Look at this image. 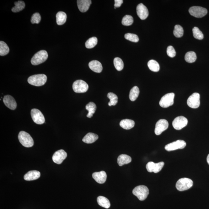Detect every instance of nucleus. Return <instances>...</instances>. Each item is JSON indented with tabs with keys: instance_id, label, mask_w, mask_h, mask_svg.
Masks as SVG:
<instances>
[{
	"instance_id": "obj_1",
	"label": "nucleus",
	"mask_w": 209,
	"mask_h": 209,
	"mask_svg": "<svg viewBox=\"0 0 209 209\" xmlns=\"http://www.w3.org/2000/svg\"><path fill=\"white\" fill-rule=\"evenodd\" d=\"M47 81V77L44 74H36L31 76L28 79V82L31 85L40 87L45 84Z\"/></svg>"
},
{
	"instance_id": "obj_2",
	"label": "nucleus",
	"mask_w": 209,
	"mask_h": 209,
	"mask_svg": "<svg viewBox=\"0 0 209 209\" xmlns=\"http://www.w3.org/2000/svg\"><path fill=\"white\" fill-rule=\"evenodd\" d=\"M132 193L139 200L142 201L146 200L148 196L149 190L148 188L145 185H138L134 189Z\"/></svg>"
},
{
	"instance_id": "obj_3",
	"label": "nucleus",
	"mask_w": 209,
	"mask_h": 209,
	"mask_svg": "<svg viewBox=\"0 0 209 209\" xmlns=\"http://www.w3.org/2000/svg\"><path fill=\"white\" fill-rule=\"evenodd\" d=\"M18 138L19 142L24 147H30L34 145V141L32 137L29 133L24 131L19 132Z\"/></svg>"
},
{
	"instance_id": "obj_4",
	"label": "nucleus",
	"mask_w": 209,
	"mask_h": 209,
	"mask_svg": "<svg viewBox=\"0 0 209 209\" xmlns=\"http://www.w3.org/2000/svg\"><path fill=\"white\" fill-rule=\"evenodd\" d=\"M48 57V54L46 51H39L33 56L31 59V63L33 65H38L45 62Z\"/></svg>"
},
{
	"instance_id": "obj_5",
	"label": "nucleus",
	"mask_w": 209,
	"mask_h": 209,
	"mask_svg": "<svg viewBox=\"0 0 209 209\" xmlns=\"http://www.w3.org/2000/svg\"><path fill=\"white\" fill-rule=\"evenodd\" d=\"M193 185V181L190 179L183 178L180 179L176 184V187L179 191H182L189 190Z\"/></svg>"
},
{
	"instance_id": "obj_6",
	"label": "nucleus",
	"mask_w": 209,
	"mask_h": 209,
	"mask_svg": "<svg viewBox=\"0 0 209 209\" xmlns=\"http://www.w3.org/2000/svg\"><path fill=\"white\" fill-rule=\"evenodd\" d=\"M175 94L173 93L165 94L161 99L159 104L163 108H168L173 105Z\"/></svg>"
},
{
	"instance_id": "obj_7",
	"label": "nucleus",
	"mask_w": 209,
	"mask_h": 209,
	"mask_svg": "<svg viewBox=\"0 0 209 209\" xmlns=\"http://www.w3.org/2000/svg\"><path fill=\"white\" fill-rule=\"evenodd\" d=\"M89 86L87 83L82 80H76L73 83L72 88L76 93H83L87 92Z\"/></svg>"
},
{
	"instance_id": "obj_8",
	"label": "nucleus",
	"mask_w": 209,
	"mask_h": 209,
	"mask_svg": "<svg viewBox=\"0 0 209 209\" xmlns=\"http://www.w3.org/2000/svg\"><path fill=\"white\" fill-rule=\"evenodd\" d=\"M189 11L191 15L197 18L203 17L208 13L206 8L200 6L192 7L189 9Z\"/></svg>"
},
{
	"instance_id": "obj_9",
	"label": "nucleus",
	"mask_w": 209,
	"mask_h": 209,
	"mask_svg": "<svg viewBox=\"0 0 209 209\" xmlns=\"http://www.w3.org/2000/svg\"><path fill=\"white\" fill-rule=\"evenodd\" d=\"M200 94L198 93H194L187 99V105L191 108H197L200 106Z\"/></svg>"
},
{
	"instance_id": "obj_10",
	"label": "nucleus",
	"mask_w": 209,
	"mask_h": 209,
	"mask_svg": "<svg viewBox=\"0 0 209 209\" xmlns=\"http://www.w3.org/2000/svg\"><path fill=\"white\" fill-rule=\"evenodd\" d=\"M186 145L185 141L182 140H178L171 143L167 144L165 146V148L168 152L174 151L178 149H182Z\"/></svg>"
},
{
	"instance_id": "obj_11",
	"label": "nucleus",
	"mask_w": 209,
	"mask_h": 209,
	"mask_svg": "<svg viewBox=\"0 0 209 209\" xmlns=\"http://www.w3.org/2000/svg\"><path fill=\"white\" fill-rule=\"evenodd\" d=\"M188 120L186 118L180 116L175 118L172 122V125L174 129L177 130H181L187 125Z\"/></svg>"
},
{
	"instance_id": "obj_12",
	"label": "nucleus",
	"mask_w": 209,
	"mask_h": 209,
	"mask_svg": "<svg viewBox=\"0 0 209 209\" xmlns=\"http://www.w3.org/2000/svg\"><path fill=\"white\" fill-rule=\"evenodd\" d=\"M31 117L35 123L38 124H42L45 122V119L42 113L37 109H32L31 112Z\"/></svg>"
},
{
	"instance_id": "obj_13",
	"label": "nucleus",
	"mask_w": 209,
	"mask_h": 209,
	"mask_svg": "<svg viewBox=\"0 0 209 209\" xmlns=\"http://www.w3.org/2000/svg\"><path fill=\"white\" fill-rule=\"evenodd\" d=\"M164 165V162H160L158 163L150 162H149L146 165V169L149 172L157 173L162 170Z\"/></svg>"
},
{
	"instance_id": "obj_14",
	"label": "nucleus",
	"mask_w": 209,
	"mask_h": 209,
	"mask_svg": "<svg viewBox=\"0 0 209 209\" xmlns=\"http://www.w3.org/2000/svg\"><path fill=\"white\" fill-rule=\"evenodd\" d=\"M169 127L168 122L165 119H160L156 124L155 132L157 135H160L167 130Z\"/></svg>"
},
{
	"instance_id": "obj_15",
	"label": "nucleus",
	"mask_w": 209,
	"mask_h": 209,
	"mask_svg": "<svg viewBox=\"0 0 209 209\" xmlns=\"http://www.w3.org/2000/svg\"><path fill=\"white\" fill-rule=\"evenodd\" d=\"M67 157V153L63 150L56 151L53 155L52 160L55 163L61 164Z\"/></svg>"
},
{
	"instance_id": "obj_16",
	"label": "nucleus",
	"mask_w": 209,
	"mask_h": 209,
	"mask_svg": "<svg viewBox=\"0 0 209 209\" xmlns=\"http://www.w3.org/2000/svg\"><path fill=\"white\" fill-rule=\"evenodd\" d=\"M137 16L141 19H147L149 15V12L147 7L141 3L137 6Z\"/></svg>"
},
{
	"instance_id": "obj_17",
	"label": "nucleus",
	"mask_w": 209,
	"mask_h": 209,
	"mask_svg": "<svg viewBox=\"0 0 209 209\" xmlns=\"http://www.w3.org/2000/svg\"><path fill=\"white\" fill-rule=\"evenodd\" d=\"M3 102L8 108L14 110L17 107V103L14 98L9 95L5 96L3 98Z\"/></svg>"
},
{
	"instance_id": "obj_18",
	"label": "nucleus",
	"mask_w": 209,
	"mask_h": 209,
	"mask_svg": "<svg viewBox=\"0 0 209 209\" xmlns=\"http://www.w3.org/2000/svg\"><path fill=\"white\" fill-rule=\"evenodd\" d=\"M93 178L99 184H104L107 180V175L104 171L99 172H95L92 174Z\"/></svg>"
},
{
	"instance_id": "obj_19",
	"label": "nucleus",
	"mask_w": 209,
	"mask_h": 209,
	"mask_svg": "<svg viewBox=\"0 0 209 209\" xmlns=\"http://www.w3.org/2000/svg\"><path fill=\"white\" fill-rule=\"evenodd\" d=\"M92 4L91 0H78L77 5L78 8L81 12L84 13L89 9L90 5Z\"/></svg>"
},
{
	"instance_id": "obj_20",
	"label": "nucleus",
	"mask_w": 209,
	"mask_h": 209,
	"mask_svg": "<svg viewBox=\"0 0 209 209\" xmlns=\"http://www.w3.org/2000/svg\"><path fill=\"white\" fill-rule=\"evenodd\" d=\"M40 176V172L37 170H31L28 172L24 176V179L26 181L37 180Z\"/></svg>"
},
{
	"instance_id": "obj_21",
	"label": "nucleus",
	"mask_w": 209,
	"mask_h": 209,
	"mask_svg": "<svg viewBox=\"0 0 209 209\" xmlns=\"http://www.w3.org/2000/svg\"><path fill=\"white\" fill-rule=\"evenodd\" d=\"M88 65L89 68L94 72L100 73L102 71V65L99 61L94 60L91 61Z\"/></svg>"
},
{
	"instance_id": "obj_22",
	"label": "nucleus",
	"mask_w": 209,
	"mask_h": 209,
	"mask_svg": "<svg viewBox=\"0 0 209 209\" xmlns=\"http://www.w3.org/2000/svg\"><path fill=\"white\" fill-rule=\"evenodd\" d=\"M120 126L122 128L129 130L132 128L135 125V122L131 119H125L122 120L120 122Z\"/></svg>"
},
{
	"instance_id": "obj_23",
	"label": "nucleus",
	"mask_w": 209,
	"mask_h": 209,
	"mask_svg": "<svg viewBox=\"0 0 209 209\" xmlns=\"http://www.w3.org/2000/svg\"><path fill=\"white\" fill-rule=\"evenodd\" d=\"M132 159L129 155L122 154L119 156L117 158V163L120 166L128 164L131 162Z\"/></svg>"
},
{
	"instance_id": "obj_24",
	"label": "nucleus",
	"mask_w": 209,
	"mask_h": 209,
	"mask_svg": "<svg viewBox=\"0 0 209 209\" xmlns=\"http://www.w3.org/2000/svg\"><path fill=\"white\" fill-rule=\"evenodd\" d=\"M99 138L98 136L95 134L89 132L83 139V142L86 143L91 144L94 143Z\"/></svg>"
},
{
	"instance_id": "obj_25",
	"label": "nucleus",
	"mask_w": 209,
	"mask_h": 209,
	"mask_svg": "<svg viewBox=\"0 0 209 209\" xmlns=\"http://www.w3.org/2000/svg\"><path fill=\"white\" fill-rule=\"evenodd\" d=\"M67 19V15L65 13L59 11L56 14V22L59 25H61L66 23Z\"/></svg>"
},
{
	"instance_id": "obj_26",
	"label": "nucleus",
	"mask_w": 209,
	"mask_h": 209,
	"mask_svg": "<svg viewBox=\"0 0 209 209\" xmlns=\"http://www.w3.org/2000/svg\"><path fill=\"white\" fill-rule=\"evenodd\" d=\"M97 203L100 206L105 208H109L110 206V203L109 200L106 197L99 196L98 197Z\"/></svg>"
},
{
	"instance_id": "obj_27",
	"label": "nucleus",
	"mask_w": 209,
	"mask_h": 209,
	"mask_svg": "<svg viewBox=\"0 0 209 209\" xmlns=\"http://www.w3.org/2000/svg\"><path fill=\"white\" fill-rule=\"evenodd\" d=\"M86 109L88 112L87 115V117L91 118L97 109V106L94 103L90 102L86 106Z\"/></svg>"
},
{
	"instance_id": "obj_28",
	"label": "nucleus",
	"mask_w": 209,
	"mask_h": 209,
	"mask_svg": "<svg viewBox=\"0 0 209 209\" xmlns=\"http://www.w3.org/2000/svg\"><path fill=\"white\" fill-rule=\"evenodd\" d=\"M139 94V90L138 87L135 86L131 89L129 94V99L132 102L135 101L138 97Z\"/></svg>"
},
{
	"instance_id": "obj_29",
	"label": "nucleus",
	"mask_w": 209,
	"mask_h": 209,
	"mask_svg": "<svg viewBox=\"0 0 209 209\" xmlns=\"http://www.w3.org/2000/svg\"><path fill=\"white\" fill-rule=\"evenodd\" d=\"M147 66L149 69L153 72H157L160 70V67L159 64L154 60H151L147 63Z\"/></svg>"
},
{
	"instance_id": "obj_30",
	"label": "nucleus",
	"mask_w": 209,
	"mask_h": 209,
	"mask_svg": "<svg viewBox=\"0 0 209 209\" xmlns=\"http://www.w3.org/2000/svg\"><path fill=\"white\" fill-rule=\"evenodd\" d=\"M15 6L12 9V11L14 13H17L22 11L24 9L25 4L24 1H19L14 3Z\"/></svg>"
},
{
	"instance_id": "obj_31",
	"label": "nucleus",
	"mask_w": 209,
	"mask_h": 209,
	"mask_svg": "<svg viewBox=\"0 0 209 209\" xmlns=\"http://www.w3.org/2000/svg\"><path fill=\"white\" fill-rule=\"evenodd\" d=\"M197 59L196 55L193 51L187 52L185 56V60L187 62L192 63L195 62Z\"/></svg>"
},
{
	"instance_id": "obj_32",
	"label": "nucleus",
	"mask_w": 209,
	"mask_h": 209,
	"mask_svg": "<svg viewBox=\"0 0 209 209\" xmlns=\"http://www.w3.org/2000/svg\"><path fill=\"white\" fill-rule=\"evenodd\" d=\"M9 52V49L4 41H0V55L2 56L7 55Z\"/></svg>"
},
{
	"instance_id": "obj_33",
	"label": "nucleus",
	"mask_w": 209,
	"mask_h": 209,
	"mask_svg": "<svg viewBox=\"0 0 209 209\" xmlns=\"http://www.w3.org/2000/svg\"><path fill=\"white\" fill-rule=\"evenodd\" d=\"M107 97L110 100L108 103L109 106H115L117 104L118 98L115 94L113 93H109L107 94Z\"/></svg>"
},
{
	"instance_id": "obj_34",
	"label": "nucleus",
	"mask_w": 209,
	"mask_h": 209,
	"mask_svg": "<svg viewBox=\"0 0 209 209\" xmlns=\"http://www.w3.org/2000/svg\"><path fill=\"white\" fill-rule=\"evenodd\" d=\"M98 40L97 37H93L88 40L85 43V46L87 49H92L97 44Z\"/></svg>"
},
{
	"instance_id": "obj_35",
	"label": "nucleus",
	"mask_w": 209,
	"mask_h": 209,
	"mask_svg": "<svg viewBox=\"0 0 209 209\" xmlns=\"http://www.w3.org/2000/svg\"><path fill=\"white\" fill-rule=\"evenodd\" d=\"M114 64L115 69L118 71H122L124 68V63L122 60L119 57H115L114 59Z\"/></svg>"
},
{
	"instance_id": "obj_36",
	"label": "nucleus",
	"mask_w": 209,
	"mask_h": 209,
	"mask_svg": "<svg viewBox=\"0 0 209 209\" xmlns=\"http://www.w3.org/2000/svg\"><path fill=\"white\" fill-rule=\"evenodd\" d=\"M174 35L177 38L182 37L184 34V29L180 25H176L174 27Z\"/></svg>"
},
{
	"instance_id": "obj_37",
	"label": "nucleus",
	"mask_w": 209,
	"mask_h": 209,
	"mask_svg": "<svg viewBox=\"0 0 209 209\" xmlns=\"http://www.w3.org/2000/svg\"><path fill=\"white\" fill-rule=\"evenodd\" d=\"M134 19L132 16L126 15L122 18V24L124 26H129L133 23Z\"/></svg>"
},
{
	"instance_id": "obj_38",
	"label": "nucleus",
	"mask_w": 209,
	"mask_h": 209,
	"mask_svg": "<svg viewBox=\"0 0 209 209\" xmlns=\"http://www.w3.org/2000/svg\"><path fill=\"white\" fill-rule=\"evenodd\" d=\"M192 32H193L194 37L195 39L200 40L203 39L204 35L198 28L197 27H194L192 29Z\"/></svg>"
},
{
	"instance_id": "obj_39",
	"label": "nucleus",
	"mask_w": 209,
	"mask_h": 209,
	"mask_svg": "<svg viewBox=\"0 0 209 209\" xmlns=\"http://www.w3.org/2000/svg\"><path fill=\"white\" fill-rule=\"evenodd\" d=\"M124 37L126 39L133 42H137L139 41L138 36L137 35L127 33L125 35Z\"/></svg>"
},
{
	"instance_id": "obj_40",
	"label": "nucleus",
	"mask_w": 209,
	"mask_h": 209,
	"mask_svg": "<svg viewBox=\"0 0 209 209\" xmlns=\"http://www.w3.org/2000/svg\"><path fill=\"white\" fill-rule=\"evenodd\" d=\"M41 17L39 13H36L33 14L31 19V22L32 24H39L40 22Z\"/></svg>"
},
{
	"instance_id": "obj_41",
	"label": "nucleus",
	"mask_w": 209,
	"mask_h": 209,
	"mask_svg": "<svg viewBox=\"0 0 209 209\" xmlns=\"http://www.w3.org/2000/svg\"><path fill=\"white\" fill-rule=\"evenodd\" d=\"M167 55L170 57L173 58L175 57L176 52L175 49L172 46H169L167 48Z\"/></svg>"
},
{
	"instance_id": "obj_42",
	"label": "nucleus",
	"mask_w": 209,
	"mask_h": 209,
	"mask_svg": "<svg viewBox=\"0 0 209 209\" xmlns=\"http://www.w3.org/2000/svg\"><path fill=\"white\" fill-rule=\"evenodd\" d=\"M115 4H114V8L120 7L121 6L122 3H123V1L122 0H115Z\"/></svg>"
},
{
	"instance_id": "obj_43",
	"label": "nucleus",
	"mask_w": 209,
	"mask_h": 209,
	"mask_svg": "<svg viewBox=\"0 0 209 209\" xmlns=\"http://www.w3.org/2000/svg\"><path fill=\"white\" fill-rule=\"evenodd\" d=\"M207 162H208V163L209 165V154L207 157Z\"/></svg>"
}]
</instances>
